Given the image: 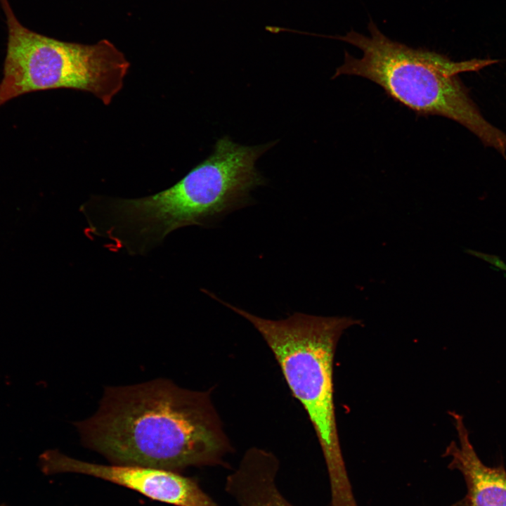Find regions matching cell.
I'll list each match as a JSON object with an SVG mask.
<instances>
[{
  "label": "cell",
  "instance_id": "obj_9",
  "mask_svg": "<svg viewBox=\"0 0 506 506\" xmlns=\"http://www.w3.org/2000/svg\"><path fill=\"white\" fill-rule=\"evenodd\" d=\"M0 506H4V505H0Z\"/></svg>",
  "mask_w": 506,
  "mask_h": 506
},
{
  "label": "cell",
  "instance_id": "obj_3",
  "mask_svg": "<svg viewBox=\"0 0 506 506\" xmlns=\"http://www.w3.org/2000/svg\"><path fill=\"white\" fill-rule=\"evenodd\" d=\"M370 36L353 30L332 36L363 52L357 58L346 51L344 63L332 78L364 77L379 86L395 101L420 116L439 115L452 119L473 133L484 146L506 158V134L488 122L471 98L458 74L479 71L499 60L473 58L454 61L424 48H414L391 40L370 20Z\"/></svg>",
  "mask_w": 506,
  "mask_h": 506
},
{
  "label": "cell",
  "instance_id": "obj_5",
  "mask_svg": "<svg viewBox=\"0 0 506 506\" xmlns=\"http://www.w3.org/2000/svg\"><path fill=\"white\" fill-rule=\"evenodd\" d=\"M8 41L0 83V106L22 94L54 89L90 93L108 105L120 91L130 63L110 41L65 42L20 23L8 0H0Z\"/></svg>",
  "mask_w": 506,
  "mask_h": 506
},
{
  "label": "cell",
  "instance_id": "obj_7",
  "mask_svg": "<svg viewBox=\"0 0 506 506\" xmlns=\"http://www.w3.org/2000/svg\"><path fill=\"white\" fill-rule=\"evenodd\" d=\"M458 432V443L452 441L446 448L445 457H450L448 467L462 474L467 493L464 506H506V470L502 464L494 467L484 465L478 457L469 438L462 415L450 412Z\"/></svg>",
  "mask_w": 506,
  "mask_h": 506
},
{
  "label": "cell",
  "instance_id": "obj_2",
  "mask_svg": "<svg viewBox=\"0 0 506 506\" xmlns=\"http://www.w3.org/2000/svg\"><path fill=\"white\" fill-rule=\"evenodd\" d=\"M275 143L242 145L223 136L207 158L169 188L139 198L104 199L107 233L119 248L142 254L178 228L214 224L251 203L250 192L265 183L255 162Z\"/></svg>",
  "mask_w": 506,
  "mask_h": 506
},
{
  "label": "cell",
  "instance_id": "obj_4",
  "mask_svg": "<svg viewBox=\"0 0 506 506\" xmlns=\"http://www.w3.org/2000/svg\"><path fill=\"white\" fill-rule=\"evenodd\" d=\"M216 300L248 320L278 361L293 396L306 411L320 445L329 474L331 506H355L336 422L333 361L345 330L361 323L346 316L296 312L280 320L264 318Z\"/></svg>",
  "mask_w": 506,
  "mask_h": 506
},
{
  "label": "cell",
  "instance_id": "obj_6",
  "mask_svg": "<svg viewBox=\"0 0 506 506\" xmlns=\"http://www.w3.org/2000/svg\"><path fill=\"white\" fill-rule=\"evenodd\" d=\"M46 474L77 473L122 486L152 499L175 506H219L197 480L156 467L87 462L50 450L40 456Z\"/></svg>",
  "mask_w": 506,
  "mask_h": 506
},
{
  "label": "cell",
  "instance_id": "obj_8",
  "mask_svg": "<svg viewBox=\"0 0 506 506\" xmlns=\"http://www.w3.org/2000/svg\"><path fill=\"white\" fill-rule=\"evenodd\" d=\"M280 462L271 452L252 447L226 480L225 490L239 506H294L276 484Z\"/></svg>",
  "mask_w": 506,
  "mask_h": 506
},
{
  "label": "cell",
  "instance_id": "obj_1",
  "mask_svg": "<svg viewBox=\"0 0 506 506\" xmlns=\"http://www.w3.org/2000/svg\"><path fill=\"white\" fill-rule=\"evenodd\" d=\"M74 425L86 447L117 465L228 467L233 450L209 391L164 379L105 388L96 413Z\"/></svg>",
  "mask_w": 506,
  "mask_h": 506
}]
</instances>
